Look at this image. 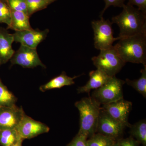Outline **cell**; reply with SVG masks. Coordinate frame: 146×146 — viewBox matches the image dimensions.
Wrapping results in <instances>:
<instances>
[{
  "mask_svg": "<svg viewBox=\"0 0 146 146\" xmlns=\"http://www.w3.org/2000/svg\"><path fill=\"white\" fill-rule=\"evenodd\" d=\"M122 7V11L112 19V23L117 24L120 29V39L146 35V13L128 3Z\"/></svg>",
  "mask_w": 146,
  "mask_h": 146,
  "instance_id": "cell-1",
  "label": "cell"
},
{
  "mask_svg": "<svg viewBox=\"0 0 146 146\" xmlns=\"http://www.w3.org/2000/svg\"><path fill=\"white\" fill-rule=\"evenodd\" d=\"M76 107L80 113V129L78 134L88 138L96 133L101 107L92 97L84 98L76 102Z\"/></svg>",
  "mask_w": 146,
  "mask_h": 146,
  "instance_id": "cell-2",
  "label": "cell"
},
{
  "mask_svg": "<svg viewBox=\"0 0 146 146\" xmlns=\"http://www.w3.org/2000/svg\"><path fill=\"white\" fill-rule=\"evenodd\" d=\"M114 46L125 63L146 65V35L123 37Z\"/></svg>",
  "mask_w": 146,
  "mask_h": 146,
  "instance_id": "cell-3",
  "label": "cell"
},
{
  "mask_svg": "<svg viewBox=\"0 0 146 146\" xmlns=\"http://www.w3.org/2000/svg\"><path fill=\"white\" fill-rule=\"evenodd\" d=\"M99 54L92 58L94 65L110 77L115 76L125 63L120 57L114 46L101 50Z\"/></svg>",
  "mask_w": 146,
  "mask_h": 146,
  "instance_id": "cell-4",
  "label": "cell"
},
{
  "mask_svg": "<svg viewBox=\"0 0 146 146\" xmlns=\"http://www.w3.org/2000/svg\"><path fill=\"white\" fill-rule=\"evenodd\" d=\"M125 81L112 77L102 86L92 93V98L100 104H106L123 98V86Z\"/></svg>",
  "mask_w": 146,
  "mask_h": 146,
  "instance_id": "cell-5",
  "label": "cell"
},
{
  "mask_svg": "<svg viewBox=\"0 0 146 146\" xmlns=\"http://www.w3.org/2000/svg\"><path fill=\"white\" fill-rule=\"evenodd\" d=\"M112 22L101 17L99 20L94 21L91 23L94 32V46L97 49H107L113 46L116 41L120 39L119 36L114 37Z\"/></svg>",
  "mask_w": 146,
  "mask_h": 146,
  "instance_id": "cell-6",
  "label": "cell"
},
{
  "mask_svg": "<svg viewBox=\"0 0 146 146\" xmlns=\"http://www.w3.org/2000/svg\"><path fill=\"white\" fill-rule=\"evenodd\" d=\"M13 65H20L25 68H34L38 66L46 68L42 62L36 48L21 45L11 59Z\"/></svg>",
  "mask_w": 146,
  "mask_h": 146,
  "instance_id": "cell-7",
  "label": "cell"
},
{
  "mask_svg": "<svg viewBox=\"0 0 146 146\" xmlns=\"http://www.w3.org/2000/svg\"><path fill=\"white\" fill-rule=\"evenodd\" d=\"M131 102L123 98L108 104L103 105L102 109L110 117L125 127H130L129 122V113L132 109Z\"/></svg>",
  "mask_w": 146,
  "mask_h": 146,
  "instance_id": "cell-8",
  "label": "cell"
},
{
  "mask_svg": "<svg viewBox=\"0 0 146 146\" xmlns=\"http://www.w3.org/2000/svg\"><path fill=\"white\" fill-rule=\"evenodd\" d=\"M125 127L108 115L102 109L99 117L97 131L117 141L123 133Z\"/></svg>",
  "mask_w": 146,
  "mask_h": 146,
  "instance_id": "cell-9",
  "label": "cell"
},
{
  "mask_svg": "<svg viewBox=\"0 0 146 146\" xmlns=\"http://www.w3.org/2000/svg\"><path fill=\"white\" fill-rule=\"evenodd\" d=\"M16 129L19 137L24 140L48 133L50 128L45 124L33 119L25 114Z\"/></svg>",
  "mask_w": 146,
  "mask_h": 146,
  "instance_id": "cell-10",
  "label": "cell"
},
{
  "mask_svg": "<svg viewBox=\"0 0 146 146\" xmlns=\"http://www.w3.org/2000/svg\"><path fill=\"white\" fill-rule=\"evenodd\" d=\"M25 114L23 108L16 105L0 107V130L16 129Z\"/></svg>",
  "mask_w": 146,
  "mask_h": 146,
  "instance_id": "cell-11",
  "label": "cell"
},
{
  "mask_svg": "<svg viewBox=\"0 0 146 146\" xmlns=\"http://www.w3.org/2000/svg\"><path fill=\"white\" fill-rule=\"evenodd\" d=\"M48 29L44 31L32 29L15 31L13 33L14 42L19 43L21 45L26 46L33 48H36L38 45L46 38Z\"/></svg>",
  "mask_w": 146,
  "mask_h": 146,
  "instance_id": "cell-12",
  "label": "cell"
},
{
  "mask_svg": "<svg viewBox=\"0 0 146 146\" xmlns=\"http://www.w3.org/2000/svg\"><path fill=\"white\" fill-rule=\"evenodd\" d=\"M14 42L13 34L0 27V65L11 60L15 52L12 48Z\"/></svg>",
  "mask_w": 146,
  "mask_h": 146,
  "instance_id": "cell-13",
  "label": "cell"
},
{
  "mask_svg": "<svg viewBox=\"0 0 146 146\" xmlns=\"http://www.w3.org/2000/svg\"><path fill=\"white\" fill-rule=\"evenodd\" d=\"M90 78L84 86L78 89V93H89L92 90H96L102 86L112 77L109 76L100 70L97 69L91 71L89 74Z\"/></svg>",
  "mask_w": 146,
  "mask_h": 146,
  "instance_id": "cell-14",
  "label": "cell"
},
{
  "mask_svg": "<svg viewBox=\"0 0 146 146\" xmlns=\"http://www.w3.org/2000/svg\"><path fill=\"white\" fill-rule=\"evenodd\" d=\"M80 76L74 77L69 76L64 72L59 76L52 78L47 83L40 87L39 89L42 92H44L51 89H60L63 86H71L74 84V80Z\"/></svg>",
  "mask_w": 146,
  "mask_h": 146,
  "instance_id": "cell-15",
  "label": "cell"
},
{
  "mask_svg": "<svg viewBox=\"0 0 146 146\" xmlns=\"http://www.w3.org/2000/svg\"><path fill=\"white\" fill-rule=\"evenodd\" d=\"M11 19L8 29L15 31L32 29L29 21V16L21 11L11 10Z\"/></svg>",
  "mask_w": 146,
  "mask_h": 146,
  "instance_id": "cell-16",
  "label": "cell"
},
{
  "mask_svg": "<svg viewBox=\"0 0 146 146\" xmlns=\"http://www.w3.org/2000/svg\"><path fill=\"white\" fill-rule=\"evenodd\" d=\"M130 133L140 144L146 146V120H141L133 125H131Z\"/></svg>",
  "mask_w": 146,
  "mask_h": 146,
  "instance_id": "cell-17",
  "label": "cell"
},
{
  "mask_svg": "<svg viewBox=\"0 0 146 146\" xmlns=\"http://www.w3.org/2000/svg\"><path fill=\"white\" fill-rule=\"evenodd\" d=\"M143 69L141 71V75L137 80H131L128 78L126 79L125 82L127 85L131 86L139 94L146 98V65H144Z\"/></svg>",
  "mask_w": 146,
  "mask_h": 146,
  "instance_id": "cell-18",
  "label": "cell"
},
{
  "mask_svg": "<svg viewBox=\"0 0 146 146\" xmlns=\"http://www.w3.org/2000/svg\"><path fill=\"white\" fill-rule=\"evenodd\" d=\"M17 100L15 96L8 90L0 79V107L15 105Z\"/></svg>",
  "mask_w": 146,
  "mask_h": 146,
  "instance_id": "cell-19",
  "label": "cell"
},
{
  "mask_svg": "<svg viewBox=\"0 0 146 146\" xmlns=\"http://www.w3.org/2000/svg\"><path fill=\"white\" fill-rule=\"evenodd\" d=\"M21 138L16 129L0 130V145H10Z\"/></svg>",
  "mask_w": 146,
  "mask_h": 146,
  "instance_id": "cell-20",
  "label": "cell"
},
{
  "mask_svg": "<svg viewBox=\"0 0 146 146\" xmlns=\"http://www.w3.org/2000/svg\"><path fill=\"white\" fill-rule=\"evenodd\" d=\"M116 141L100 133H96L87 139L88 146H112Z\"/></svg>",
  "mask_w": 146,
  "mask_h": 146,
  "instance_id": "cell-21",
  "label": "cell"
},
{
  "mask_svg": "<svg viewBox=\"0 0 146 146\" xmlns=\"http://www.w3.org/2000/svg\"><path fill=\"white\" fill-rule=\"evenodd\" d=\"M27 14L29 16L37 11L46 8L54 2L52 0H27Z\"/></svg>",
  "mask_w": 146,
  "mask_h": 146,
  "instance_id": "cell-22",
  "label": "cell"
},
{
  "mask_svg": "<svg viewBox=\"0 0 146 146\" xmlns=\"http://www.w3.org/2000/svg\"><path fill=\"white\" fill-rule=\"evenodd\" d=\"M11 9L6 0L0 1V23L6 24L9 27L11 22Z\"/></svg>",
  "mask_w": 146,
  "mask_h": 146,
  "instance_id": "cell-23",
  "label": "cell"
},
{
  "mask_svg": "<svg viewBox=\"0 0 146 146\" xmlns=\"http://www.w3.org/2000/svg\"><path fill=\"white\" fill-rule=\"evenodd\" d=\"M6 1L11 10L21 11L27 14V0H6Z\"/></svg>",
  "mask_w": 146,
  "mask_h": 146,
  "instance_id": "cell-24",
  "label": "cell"
},
{
  "mask_svg": "<svg viewBox=\"0 0 146 146\" xmlns=\"http://www.w3.org/2000/svg\"><path fill=\"white\" fill-rule=\"evenodd\" d=\"M87 140L86 137L77 134L67 146H88Z\"/></svg>",
  "mask_w": 146,
  "mask_h": 146,
  "instance_id": "cell-25",
  "label": "cell"
},
{
  "mask_svg": "<svg viewBox=\"0 0 146 146\" xmlns=\"http://www.w3.org/2000/svg\"><path fill=\"white\" fill-rule=\"evenodd\" d=\"M105 5L103 10L102 11L100 14V17H102L105 11H106L108 7L111 6L114 7H123L124 5V2L125 0H104Z\"/></svg>",
  "mask_w": 146,
  "mask_h": 146,
  "instance_id": "cell-26",
  "label": "cell"
},
{
  "mask_svg": "<svg viewBox=\"0 0 146 146\" xmlns=\"http://www.w3.org/2000/svg\"><path fill=\"white\" fill-rule=\"evenodd\" d=\"M127 3L136 6L139 10L146 13V0H129Z\"/></svg>",
  "mask_w": 146,
  "mask_h": 146,
  "instance_id": "cell-27",
  "label": "cell"
},
{
  "mask_svg": "<svg viewBox=\"0 0 146 146\" xmlns=\"http://www.w3.org/2000/svg\"><path fill=\"white\" fill-rule=\"evenodd\" d=\"M117 141L120 146H130L129 138L126 139H119Z\"/></svg>",
  "mask_w": 146,
  "mask_h": 146,
  "instance_id": "cell-28",
  "label": "cell"
},
{
  "mask_svg": "<svg viewBox=\"0 0 146 146\" xmlns=\"http://www.w3.org/2000/svg\"><path fill=\"white\" fill-rule=\"evenodd\" d=\"M23 141V140L21 138L18 139V141H16L14 143L9 146H22V143Z\"/></svg>",
  "mask_w": 146,
  "mask_h": 146,
  "instance_id": "cell-29",
  "label": "cell"
},
{
  "mask_svg": "<svg viewBox=\"0 0 146 146\" xmlns=\"http://www.w3.org/2000/svg\"><path fill=\"white\" fill-rule=\"evenodd\" d=\"M112 146H120L119 145V143H118V142L117 141H116V142H115V144H114V145H113Z\"/></svg>",
  "mask_w": 146,
  "mask_h": 146,
  "instance_id": "cell-30",
  "label": "cell"
},
{
  "mask_svg": "<svg viewBox=\"0 0 146 146\" xmlns=\"http://www.w3.org/2000/svg\"><path fill=\"white\" fill-rule=\"evenodd\" d=\"M52 1H53L54 2L55 1H56V0H52Z\"/></svg>",
  "mask_w": 146,
  "mask_h": 146,
  "instance_id": "cell-31",
  "label": "cell"
},
{
  "mask_svg": "<svg viewBox=\"0 0 146 146\" xmlns=\"http://www.w3.org/2000/svg\"><path fill=\"white\" fill-rule=\"evenodd\" d=\"M1 0H0V1H1Z\"/></svg>",
  "mask_w": 146,
  "mask_h": 146,
  "instance_id": "cell-32",
  "label": "cell"
}]
</instances>
